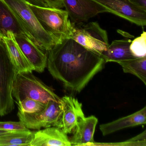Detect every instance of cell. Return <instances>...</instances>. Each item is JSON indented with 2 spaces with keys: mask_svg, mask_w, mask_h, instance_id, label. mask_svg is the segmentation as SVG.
I'll return each instance as SVG.
<instances>
[{
  "mask_svg": "<svg viewBox=\"0 0 146 146\" xmlns=\"http://www.w3.org/2000/svg\"><path fill=\"white\" fill-rule=\"evenodd\" d=\"M48 69L66 89L79 93L103 69L101 56L87 49L72 38L63 40L48 52Z\"/></svg>",
  "mask_w": 146,
  "mask_h": 146,
  "instance_id": "6da1fadb",
  "label": "cell"
},
{
  "mask_svg": "<svg viewBox=\"0 0 146 146\" xmlns=\"http://www.w3.org/2000/svg\"><path fill=\"white\" fill-rule=\"evenodd\" d=\"M2 1L13 13L28 39L42 51L47 53L58 43L43 29L26 0Z\"/></svg>",
  "mask_w": 146,
  "mask_h": 146,
  "instance_id": "7a4b0ae2",
  "label": "cell"
},
{
  "mask_svg": "<svg viewBox=\"0 0 146 146\" xmlns=\"http://www.w3.org/2000/svg\"><path fill=\"white\" fill-rule=\"evenodd\" d=\"M12 94L17 104L30 98L46 104L50 101L60 102L52 89L34 76L32 72H18L13 85Z\"/></svg>",
  "mask_w": 146,
  "mask_h": 146,
  "instance_id": "3957f363",
  "label": "cell"
},
{
  "mask_svg": "<svg viewBox=\"0 0 146 146\" xmlns=\"http://www.w3.org/2000/svg\"><path fill=\"white\" fill-rule=\"evenodd\" d=\"M28 5L43 29L58 42L72 38V23L66 11Z\"/></svg>",
  "mask_w": 146,
  "mask_h": 146,
  "instance_id": "277c9868",
  "label": "cell"
},
{
  "mask_svg": "<svg viewBox=\"0 0 146 146\" xmlns=\"http://www.w3.org/2000/svg\"><path fill=\"white\" fill-rule=\"evenodd\" d=\"M18 70L4 41L0 39V116L11 112L14 108L12 94L13 82Z\"/></svg>",
  "mask_w": 146,
  "mask_h": 146,
  "instance_id": "5b68a950",
  "label": "cell"
},
{
  "mask_svg": "<svg viewBox=\"0 0 146 146\" xmlns=\"http://www.w3.org/2000/svg\"><path fill=\"white\" fill-rule=\"evenodd\" d=\"M72 38L85 48L101 56L109 45L107 32L97 22L72 23Z\"/></svg>",
  "mask_w": 146,
  "mask_h": 146,
  "instance_id": "8992f818",
  "label": "cell"
},
{
  "mask_svg": "<svg viewBox=\"0 0 146 146\" xmlns=\"http://www.w3.org/2000/svg\"><path fill=\"white\" fill-rule=\"evenodd\" d=\"M62 112L60 102L50 101L47 103L46 108L40 111L27 113L19 111L17 116L19 121L25 128L38 130L42 128L57 126Z\"/></svg>",
  "mask_w": 146,
  "mask_h": 146,
  "instance_id": "52a82bcc",
  "label": "cell"
},
{
  "mask_svg": "<svg viewBox=\"0 0 146 146\" xmlns=\"http://www.w3.org/2000/svg\"><path fill=\"white\" fill-rule=\"evenodd\" d=\"M63 4L75 24L85 23L100 13L108 12L106 7L94 0H63Z\"/></svg>",
  "mask_w": 146,
  "mask_h": 146,
  "instance_id": "ba28073f",
  "label": "cell"
},
{
  "mask_svg": "<svg viewBox=\"0 0 146 146\" xmlns=\"http://www.w3.org/2000/svg\"><path fill=\"white\" fill-rule=\"evenodd\" d=\"M111 13L132 23L143 27L146 25V11L134 5L129 0H94Z\"/></svg>",
  "mask_w": 146,
  "mask_h": 146,
  "instance_id": "9c48e42d",
  "label": "cell"
},
{
  "mask_svg": "<svg viewBox=\"0 0 146 146\" xmlns=\"http://www.w3.org/2000/svg\"><path fill=\"white\" fill-rule=\"evenodd\" d=\"M62 115L57 127L66 135L74 131L78 122L85 117L82 104L77 99L72 96H65L61 98Z\"/></svg>",
  "mask_w": 146,
  "mask_h": 146,
  "instance_id": "30bf717a",
  "label": "cell"
},
{
  "mask_svg": "<svg viewBox=\"0 0 146 146\" xmlns=\"http://www.w3.org/2000/svg\"><path fill=\"white\" fill-rule=\"evenodd\" d=\"M15 41L34 71L43 72L47 66V55L35 45L25 35H14Z\"/></svg>",
  "mask_w": 146,
  "mask_h": 146,
  "instance_id": "8fae6325",
  "label": "cell"
},
{
  "mask_svg": "<svg viewBox=\"0 0 146 146\" xmlns=\"http://www.w3.org/2000/svg\"><path fill=\"white\" fill-rule=\"evenodd\" d=\"M67 135L57 126L35 131L31 146H70Z\"/></svg>",
  "mask_w": 146,
  "mask_h": 146,
  "instance_id": "7c38bea8",
  "label": "cell"
},
{
  "mask_svg": "<svg viewBox=\"0 0 146 146\" xmlns=\"http://www.w3.org/2000/svg\"><path fill=\"white\" fill-rule=\"evenodd\" d=\"M146 123V107L140 111L110 123L100 125V129L103 136L128 127L145 124Z\"/></svg>",
  "mask_w": 146,
  "mask_h": 146,
  "instance_id": "4fadbf2b",
  "label": "cell"
},
{
  "mask_svg": "<svg viewBox=\"0 0 146 146\" xmlns=\"http://www.w3.org/2000/svg\"><path fill=\"white\" fill-rule=\"evenodd\" d=\"M98 121V119L94 116L84 117L81 119L77 124L73 136L70 140L71 146L94 143V134Z\"/></svg>",
  "mask_w": 146,
  "mask_h": 146,
  "instance_id": "5bb4252c",
  "label": "cell"
},
{
  "mask_svg": "<svg viewBox=\"0 0 146 146\" xmlns=\"http://www.w3.org/2000/svg\"><path fill=\"white\" fill-rule=\"evenodd\" d=\"M9 32H12L15 36H26L13 13L5 2L0 0V39L7 37Z\"/></svg>",
  "mask_w": 146,
  "mask_h": 146,
  "instance_id": "9a60e30c",
  "label": "cell"
},
{
  "mask_svg": "<svg viewBox=\"0 0 146 146\" xmlns=\"http://www.w3.org/2000/svg\"><path fill=\"white\" fill-rule=\"evenodd\" d=\"M130 40H115L109 44L106 51L102 53L101 56L105 63L119 61L135 58L130 50Z\"/></svg>",
  "mask_w": 146,
  "mask_h": 146,
  "instance_id": "2e32d148",
  "label": "cell"
},
{
  "mask_svg": "<svg viewBox=\"0 0 146 146\" xmlns=\"http://www.w3.org/2000/svg\"><path fill=\"white\" fill-rule=\"evenodd\" d=\"M6 45L11 58L17 66L18 72H32L33 66L29 62L21 51L14 38V34L9 32L7 37L1 39Z\"/></svg>",
  "mask_w": 146,
  "mask_h": 146,
  "instance_id": "e0dca14e",
  "label": "cell"
},
{
  "mask_svg": "<svg viewBox=\"0 0 146 146\" xmlns=\"http://www.w3.org/2000/svg\"><path fill=\"white\" fill-rule=\"evenodd\" d=\"M34 133L28 129L10 131L0 136V146H31Z\"/></svg>",
  "mask_w": 146,
  "mask_h": 146,
  "instance_id": "ac0fdd59",
  "label": "cell"
},
{
  "mask_svg": "<svg viewBox=\"0 0 146 146\" xmlns=\"http://www.w3.org/2000/svg\"><path fill=\"white\" fill-rule=\"evenodd\" d=\"M125 73L136 76L146 85V56L118 62Z\"/></svg>",
  "mask_w": 146,
  "mask_h": 146,
  "instance_id": "d6986e66",
  "label": "cell"
},
{
  "mask_svg": "<svg viewBox=\"0 0 146 146\" xmlns=\"http://www.w3.org/2000/svg\"><path fill=\"white\" fill-rule=\"evenodd\" d=\"M19 111L27 113L40 111L46 108V104L30 98H26L17 103Z\"/></svg>",
  "mask_w": 146,
  "mask_h": 146,
  "instance_id": "ffe728a7",
  "label": "cell"
},
{
  "mask_svg": "<svg viewBox=\"0 0 146 146\" xmlns=\"http://www.w3.org/2000/svg\"><path fill=\"white\" fill-rule=\"evenodd\" d=\"M130 50L136 58L146 56V32L143 31L140 36L131 41Z\"/></svg>",
  "mask_w": 146,
  "mask_h": 146,
  "instance_id": "44dd1931",
  "label": "cell"
},
{
  "mask_svg": "<svg viewBox=\"0 0 146 146\" xmlns=\"http://www.w3.org/2000/svg\"><path fill=\"white\" fill-rule=\"evenodd\" d=\"M31 5L42 7L61 9L64 7L63 0H26Z\"/></svg>",
  "mask_w": 146,
  "mask_h": 146,
  "instance_id": "7402d4cb",
  "label": "cell"
},
{
  "mask_svg": "<svg viewBox=\"0 0 146 146\" xmlns=\"http://www.w3.org/2000/svg\"><path fill=\"white\" fill-rule=\"evenodd\" d=\"M27 128L25 127L22 123L14 121H0V129L8 131H13L23 130L26 129Z\"/></svg>",
  "mask_w": 146,
  "mask_h": 146,
  "instance_id": "603a6c76",
  "label": "cell"
},
{
  "mask_svg": "<svg viewBox=\"0 0 146 146\" xmlns=\"http://www.w3.org/2000/svg\"><path fill=\"white\" fill-rule=\"evenodd\" d=\"M134 5L146 11V0H129Z\"/></svg>",
  "mask_w": 146,
  "mask_h": 146,
  "instance_id": "cb8c5ba5",
  "label": "cell"
},
{
  "mask_svg": "<svg viewBox=\"0 0 146 146\" xmlns=\"http://www.w3.org/2000/svg\"><path fill=\"white\" fill-rule=\"evenodd\" d=\"M11 131H8L0 129V136L4 134H6V133H8Z\"/></svg>",
  "mask_w": 146,
  "mask_h": 146,
  "instance_id": "d4e9b609",
  "label": "cell"
}]
</instances>
